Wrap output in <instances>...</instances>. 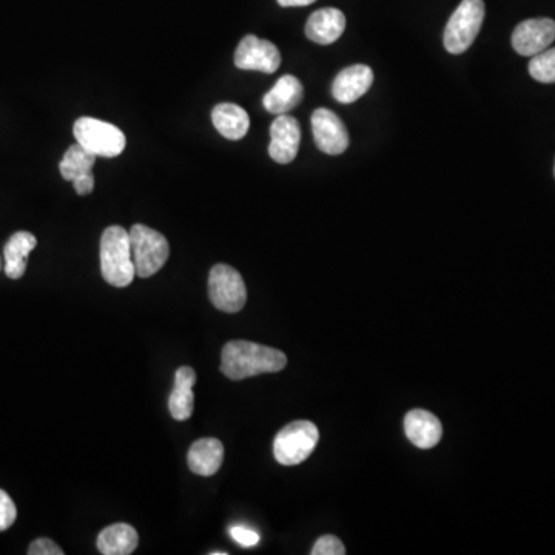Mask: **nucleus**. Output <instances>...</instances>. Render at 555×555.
Returning a JSON list of instances; mask_svg holds the SVG:
<instances>
[{
    "label": "nucleus",
    "mask_w": 555,
    "mask_h": 555,
    "mask_svg": "<svg viewBox=\"0 0 555 555\" xmlns=\"http://www.w3.org/2000/svg\"><path fill=\"white\" fill-rule=\"evenodd\" d=\"M287 366L281 350L252 341H230L221 354V372L229 380L241 381L261 374H275Z\"/></svg>",
    "instance_id": "1"
},
{
    "label": "nucleus",
    "mask_w": 555,
    "mask_h": 555,
    "mask_svg": "<svg viewBox=\"0 0 555 555\" xmlns=\"http://www.w3.org/2000/svg\"><path fill=\"white\" fill-rule=\"evenodd\" d=\"M101 272L113 287H127L135 280L130 233L121 226H110L101 238Z\"/></svg>",
    "instance_id": "2"
},
{
    "label": "nucleus",
    "mask_w": 555,
    "mask_h": 555,
    "mask_svg": "<svg viewBox=\"0 0 555 555\" xmlns=\"http://www.w3.org/2000/svg\"><path fill=\"white\" fill-rule=\"evenodd\" d=\"M318 440L320 431L312 421H293L276 435L273 441V455L280 465H301L313 454Z\"/></svg>",
    "instance_id": "3"
},
{
    "label": "nucleus",
    "mask_w": 555,
    "mask_h": 555,
    "mask_svg": "<svg viewBox=\"0 0 555 555\" xmlns=\"http://www.w3.org/2000/svg\"><path fill=\"white\" fill-rule=\"evenodd\" d=\"M128 233H130L136 276L150 278L167 263L170 255L169 241L162 233L144 224H135Z\"/></svg>",
    "instance_id": "4"
},
{
    "label": "nucleus",
    "mask_w": 555,
    "mask_h": 555,
    "mask_svg": "<svg viewBox=\"0 0 555 555\" xmlns=\"http://www.w3.org/2000/svg\"><path fill=\"white\" fill-rule=\"evenodd\" d=\"M483 21H485V2L463 0L444 30V48L451 54L465 53L474 44Z\"/></svg>",
    "instance_id": "5"
},
{
    "label": "nucleus",
    "mask_w": 555,
    "mask_h": 555,
    "mask_svg": "<svg viewBox=\"0 0 555 555\" xmlns=\"http://www.w3.org/2000/svg\"><path fill=\"white\" fill-rule=\"evenodd\" d=\"M73 132L78 144L101 158H116L124 152L127 145V139L122 130L101 119H78L74 124Z\"/></svg>",
    "instance_id": "6"
},
{
    "label": "nucleus",
    "mask_w": 555,
    "mask_h": 555,
    "mask_svg": "<svg viewBox=\"0 0 555 555\" xmlns=\"http://www.w3.org/2000/svg\"><path fill=\"white\" fill-rule=\"evenodd\" d=\"M209 298L216 309L238 313L247 301V287L238 270L227 264H216L210 270Z\"/></svg>",
    "instance_id": "7"
},
{
    "label": "nucleus",
    "mask_w": 555,
    "mask_h": 555,
    "mask_svg": "<svg viewBox=\"0 0 555 555\" xmlns=\"http://www.w3.org/2000/svg\"><path fill=\"white\" fill-rule=\"evenodd\" d=\"M235 65L239 70L272 74L280 68V50L272 42L249 34L243 37V41L239 42L236 48Z\"/></svg>",
    "instance_id": "8"
},
{
    "label": "nucleus",
    "mask_w": 555,
    "mask_h": 555,
    "mask_svg": "<svg viewBox=\"0 0 555 555\" xmlns=\"http://www.w3.org/2000/svg\"><path fill=\"white\" fill-rule=\"evenodd\" d=\"M312 132L315 144L326 155L338 156L349 147V133L333 111L318 108L312 115Z\"/></svg>",
    "instance_id": "9"
},
{
    "label": "nucleus",
    "mask_w": 555,
    "mask_h": 555,
    "mask_svg": "<svg viewBox=\"0 0 555 555\" xmlns=\"http://www.w3.org/2000/svg\"><path fill=\"white\" fill-rule=\"evenodd\" d=\"M555 41V22L552 19H528L518 24L512 33V47L522 56H535Z\"/></svg>",
    "instance_id": "10"
},
{
    "label": "nucleus",
    "mask_w": 555,
    "mask_h": 555,
    "mask_svg": "<svg viewBox=\"0 0 555 555\" xmlns=\"http://www.w3.org/2000/svg\"><path fill=\"white\" fill-rule=\"evenodd\" d=\"M301 142L300 122L280 115L270 127L269 155L278 164H290L298 155Z\"/></svg>",
    "instance_id": "11"
},
{
    "label": "nucleus",
    "mask_w": 555,
    "mask_h": 555,
    "mask_svg": "<svg viewBox=\"0 0 555 555\" xmlns=\"http://www.w3.org/2000/svg\"><path fill=\"white\" fill-rule=\"evenodd\" d=\"M374 84V71L363 64L344 68L332 85V96L341 104H352L366 95Z\"/></svg>",
    "instance_id": "12"
},
{
    "label": "nucleus",
    "mask_w": 555,
    "mask_h": 555,
    "mask_svg": "<svg viewBox=\"0 0 555 555\" xmlns=\"http://www.w3.org/2000/svg\"><path fill=\"white\" fill-rule=\"evenodd\" d=\"M404 432L417 448L432 449L441 440L443 426L431 412L414 409L404 417Z\"/></svg>",
    "instance_id": "13"
},
{
    "label": "nucleus",
    "mask_w": 555,
    "mask_h": 555,
    "mask_svg": "<svg viewBox=\"0 0 555 555\" xmlns=\"http://www.w3.org/2000/svg\"><path fill=\"white\" fill-rule=\"evenodd\" d=\"M346 30V16L337 8L315 11L306 24V36L320 45H330L340 39Z\"/></svg>",
    "instance_id": "14"
},
{
    "label": "nucleus",
    "mask_w": 555,
    "mask_h": 555,
    "mask_svg": "<svg viewBox=\"0 0 555 555\" xmlns=\"http://www.w3.org/2000/svg\"><path fill=\"white\" fill-rule=\"evenodd\" d=\"M224 461V446L218 438H201L195 441L187 455L190 471L201 477L215 475Z\"/></svg>",
    "instance_id": "15"
},
{
    "label": "nucleus",
    "mask_w": 555,
    "mask_h": 555,
    "mask_svg": "<svg viewBox=\"0 0 555 555\" xmlns=\"http://www.w3.org/2000/svg\"><path fill=\"white\" fill-rule=\"evenodd\" d=\"M196 384V372L189 366L176 370L175 386L169 397V411L176 421L189 420L195 407L193 386Z\"/></svg>",
    "instance_id": "16"
},
{
    "label": "nucleus",
    "mask_w": 555,
    "mask_h": 555,
    "mask_svg": "<svg viewBox=\"0 0 555 555\" xmlns=\"http://www.w3.org/2000/svg\"><path fill=\"white\" fill-rule=\"evenodd\" d=\"M303 96L304 88L301 82L295 76L286 74L278 79L275 87L264 96L263 105L273 115H286L301 104Z\"/></svg>",
    "instance_id": "17"
},
{
    "label": "nucleus",
    "mask_w": 555,
    "mask_h": 555,
    "mask_svg": "<svg viewBox=\"0 0 555 555\" xmlns=\"http://www.w3.org/2000/svg\"><path fill=\"white\" fill-rule=\"evenodd\" d=\"M37 239L30 232H16L5 244V273L11 280H19L27 272L30 253L36 249Z\"/></svg>",
    "instance_id": "18"
},
{
    "label": "nucleus",
    "mask_w": 555,
    "mask_h": 555,
    "mask_svg": "<svg viewBox=\"0 0 555 555\" xmlns=\"http://www.w3.org/2000/svg\"><path fill=\"white\" fill-rule=\"evenodd\" d=\"M212 121L216 130L230 141H239L249 133V115L243 107L236 104L216 105L212 111Z\"/></svg>",
    "instance_id": "19"
},
{
    "label": "nucleus",
    "mask_w": 555,
    "mask_h": 555,
    "mask_svg": "<svg viewBox=\"0 0 555 555\" xmlns=\"http://www.w3.org/2000/svg\"><path fill=\"white\" fill-rule=\"evenodd\" d=\"M136 529L127 523H115L98 535V549L104 555H130L138 548Z\"/></svg>",
    "instance_id": "20"
},
{
    "label": "nucleus",
    "mask_w": 555,
    "mask_h": 555,
    "mask_svg": "<svg viewBox=\"0 0 555 555\" xmlns=\"http://www.w3.org/2000/svg\"><path fill=\"white\" fill-rule=\"evenodd\" d=\"M96 158H98V156L88 152L87 148L82 147L81 144L71 145L67 152H65L61 164H59L62 178H64L65 181L73 182L74 179H78L79 176L93 173Z\"/></svg>",
    "instance_id": "21"
},
{
    "label": "nucleus",
    "mask_w": 555,
    "mask_h": 555,
    "mask_svg": "<svg viewBox=\"0 0 555 555\" xmlns=\"http://www.w3.org/2000/svg\"><path fill=\"white\" fill-rule=\"evenodd\" d=\"M529 74L535 81L542 84H554L555 82V48H546L542 53L532 56L529 62Z\"/></svg>",
    "instance_id": "22"
},
{
    "label": "nucleus",
    "mask_w": 555,
    "mask_h": 555,
    "mask_svg": "<svg viewBox=\"0 0 555 555\" xmlns=\"http://www.w3.org/2000/svg\"><path fill=\"white\" fill-rule=\"evenodd\" d=\"M312 555H344L346 554V548H344L343 543L340 539H337L335 535H323L317 540V543L313 545Z\"/></svg>",
    "instance_id": "23"
},
{
    "label": "nucleus",
    "mask_w": 555,
    "mask_h": 555,
    "mask_svg": "<svg viewBox=\"0 0 555 555\" xmlns=\"http://www.w3.org/2000/svg\"><path fill=\"white\" fill-rule=\"evenodd\" d=\"M17 509L7 492L0 489V532L7 531L16 522Z\"/></svg>",
    "instance_id": "24"
},
{
    "label": "nucleus",
    "mask_w": 555,
    "mask_h": 555,
    "mask_svg": "<svg viewBox=\"0 0 555 555\" xmlns=\"http://www.w3.org/2000/svg\"><path fill=\"white\" fill-rule=\"evenodd\" d=\"M230 537H232L239 546H243V548H253V546L258 545L259 540H261L258 532L246 528V526H232V528H230Z\"/></svg>",
    "instance_id": "25"
},
{
    "label": "nucleus",
    "mask_w": 555,
    "mask_h": 555,
    "mask_svg": "<svg viewBox=\"0 0 555 555\" xmlns=\"http://www.w3.org/2000/svg\"><path fill=\"white\" fill-rule=\"evenodd\" d=\"M28 554L30 555H64L61 546L56 545L53 540L42 539L34 540L31 543L30 548H28Z\"/></svg>",
    "instance_id": "26"
},
{
    "label": "nucleus",
    "mask_w": 555,
    "mask_h": 555,
    "mask_svg": "<svg viewBox=\"0 0 555 555\" xmlns=\"http://www.w3.org/2000/svg\"><path fill=\"white\" fill-rule=\"evenodd\" d=\"M74 190L76 193L81 196L90 195L95 189V176L93 173H87V175L79 176L78 179H74L73 181Z\"/></svg>",
    "instance_id": "27"
},
{
    "label": "nucleus",
    "mask_w": 555,
    "mask_h": 555,
    "mask_svg": "<svg viewBox=\"0 0 555 555\" xmlns=\"http://www.w3.org/2000/svg\"><path fill=\"white\" fill-rule=\"evenodd\" d=\"M313 2H317V0H278V4L284 8L307 7V5H312Z\"/></svg>",
    "instance_id": "28"
},
{
    "label": "nucleus",
    "mask_w": 555,
    "mask_h": 555,
    "mask_svg": "<svg viewBox=\"0 0 555 555\" xmlns=\"http://www.w3.org/2000/svg\"><path fill=\"white\" fill-rule=\"evenodd\" d=\"M212 555H226V552H212Z\"/></svg>",
    "instance_id": "29"
},
{
    "label": "nucleus",
    "mask_w": 555,
    "mask_h": 555,
    "mask_svg": "<svg viewBox=\"0 0 555 555\" xmlns=\"http://www.w3.org/2000/svg\"><path fill=\"white\" fill-rule=\"evenodd\" d=\"M0 269H2V263H0Z\"/></svg>",
    "instance_id": "30"
},
{
    "label": "nucleus",
    "mask_w": 555,
    "mask_h": 555,
    "mask_svg": "<svg viewBox=\"0 0 555 555\" xmlns=\"http://www.w3.org/2000/svg\"><path fill=\"white\" fill-rule=\"evenodd\" d=\"M554 176H555V167H554Z\"/></svg>",
    "instance_id": "31"
}]
</instances>
